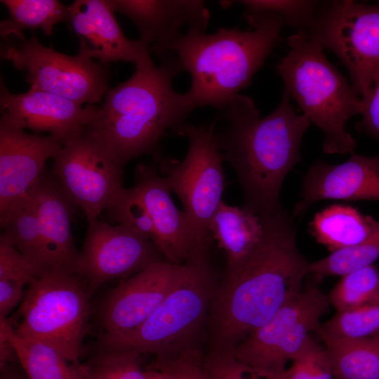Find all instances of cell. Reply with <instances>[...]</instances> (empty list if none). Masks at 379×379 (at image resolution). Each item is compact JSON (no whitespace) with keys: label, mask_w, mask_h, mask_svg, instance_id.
Here are the masks:
<instances>
[{"label":"cell","mask_w":379,"mask_h":379,"mask_svg":"<svg viewBox=\"0 0 379 379\" xmlns=\"http://www.w3.org/2000/svg\"><path fill=\"white\" fill-rule=\"evenodd\" d=\"M140 354L132 350L103 352L85 365L89 379H147L140 366Z\"/></svg>","instance_id":"obj_31"},{"label":"cell","mask_w":379,"mask_h":379,"mask_svg":"<svg viewBox=\"0 0 379 379\" xmlns=\"http://www.w3.org/2000/svg\"><path fill=\"white\" fill-rule=\"evenodd\" d=\"M210 231L225 252L228 265L242 258L259 242L264 227L258 215L222 201L211 220Z\"/></svg>","instance_id":"obj_24"},{"label":"cell","mask_w":379,"mask_h":379,"mask_svg":"<svg viewBox=\"0 0 379 379\" xmlns=\"http://www.w3.org/2000/svg\"><path fill=\"white\" fill-rule=\"evenodd\" d=\"M96 105L81 104L44 91L31 89L12 93L1 81L0 125L48 132L63 142L90 123Z\"/></svg>","instance_id":"obj_15"},{"label":"cell","mask_w":379,"mask_h":379,"mask_svg":"<svg viewBox=\"0 0 379 379\" xmlns=\"http://www.w3.org/2000/svg\"><path fill=\"white\" fill-rule=\"evenodd\" d=\"M306 33L338 58L360 98L379 79V1H320Z\"/></svg>","instance_id":"obj_9"},{"label":"cell","mask_w":379,"mask_h":379,"mask_svg":"<svg viewBox=\"0 0 379 379\" xmlns=\"http://www.w3.org/2000/svg\"><path fill=\"white\" fill-rule=\"evenodd\" d=\"M361 119L356 128L379 141V79L361 95Z\"/></svg>","instance_id":"obj_37"},{"label":"cell","mask_w":379,"mask_h":379,"mask_svg":"<svg viewBox=\"0 0 379 379\" xmlns=\"http://www.w3.org/2000/svg\"><path fill=\"white\" fill-rule=\"evenodd\" d=\"M286 44L289 50L277 65L284 90L302 114L323 132L324 153H354L357 141L346 125L360 114V96L328 60L317 40L297 31L287 38Z\"/></svg>","instance_id":"obj_5"},{"label":"cell","mask_w":379,"mask_h":379,"mask_svg":"<svg viewBox=\"0 0 379 379\" xmlns=\"http://www.w3.org/2000/svg\"><path fill=\"white\" fill-rule=\"evenodd\" d=\"M0 333L11 344L27 379H89L85 365L69 364L48 343L18 335L7 318L0 319Z\"/></svg>","instance_id":"obj_23"},{"label":"cell","mask_w":379,"mask_h":379,"mask_svg":"<svg viewBox=\"0 0 379 379\" xmlns=\"http://www.w3.org/2000/svg\"><path fill=\"white\" fill-rule=\"evenodd\" d=\"M211 246L212 241L192 251L181 280L142 325L119 336H100L102 347L152 354L161 359L199 349L220 280L211 261Z\"/></svg>","instance_id":"obj_6"},{"label":"cell","mask_w":379,"mask_h":379,"mask_svg":"<svg viewBox=\"0 0 379 379\" xmlns=\"http://www.w3.org/2000/svg\"><path fill=\"white\" fill-rule=\"evenodd\" d=\"M114 12L127 16L136 26L140 40L152 52L185 34L204 32L210 13L201 0H107Z\"/></svg>","instance_id":"obj_20"},{"label":"cell","mask_w":379,"mask_h":379,"mask_svg":"<svg viewBox=\"0 0 379 379\" xmlns=\"http://www.w3.org/2000/svg\"><path fill=\"white\" fill-rule=\"evenodd\" d=\"M181 71L173 56L159 65L136 66L132 76L109 88L102 104L95 107L84 130L122 168L152 152L166 131L175 132L192 111L186 93L173 87Z\"/></svg>","instance_id":"obj_3"},{"label":"cell","mask_w":379,"mask_h":379,"mask_svg":"<svg viewBox=\"0 0 379 379\" xmlns=\"http://www.w3.org/2000/svg\"><path fill=\"white\" fill-rule=\"evenodd\" d=\"M340 164L314 161L302 182L300 200L295 204L293 219L303 215L323 200L379 201V156L355 152Z\"/></svg>","instance_id":"obj_16"},{"label":"cell","mask_w":379,"mask_h":379,"mask_svg":"<svg viewBox=\"0 0 379 379\" xmlns=\"http://www.w3.org/2000/svg\"><path fill=\"white\" fill-rule=\"evenodd\" d=\"M123 168L83 129L68 138L53 158L52 175L91 223L121 190Z\"/></svg>","instance_id":"obj_12"},{"label":"cell","mask_w":379,"mask_h":379,"mask_svg":"<svg viewBox=\"0 0 379 379\" xmlns=\"http://www.w3.org/2000/svg\"><path fill=\"white\" fill-rule=\"evenodd\" d=\"M23 286L14 281L0 280V319L6 318L8 314L24 296Z\"/></svg>","instance_id":"obj_38"},{"label":"cell","mask_w":379,"mask_h":379,"mask_svg":"<svg viewBox=\"0 0 379 379\" xmlns=\"http://www.w3.org/2000/svg\"><path fill=\"white\" fill-rule=\"evenodd\" d=\"M63 142L51 135L0 125V215L36 185L46 161Z\"/></svg>","instance_id":"obj_18"},{"label":"cell","mask_w":379,"mask_h":379,"mask_svg":"<svg viewBox=\"0 0 379 379\" xmlns=\"http://www.w3.org/2000/svg\"><path fill=\"white\" fill-rule=\"evenodd\" d=\"M317 332L322 340L379 335V300L336 312L328 321L321 323Z\"/></svg>","instance_id":"obj_29"},{"label":"cell","mask_w":379,"mask_h":379,"mask_svg":"<svg viewBox=\"0 0 379 379\" xmlns=\"http://www.w3.org/2000/svg\"><path fill=\"white\" fill-rule=\"evenodd\" d=\"M1 378L0 379H27L25 375L22 376L18 372L11 368L8 365L3 369H1Z\"/></svg>","instance_id":"obj_39"},{"label":"cell","mask_w":379,"mask_h":379,"mask_svg":"<svg viewBox=\"0 0 379 379\" xmlns=\"http://www.w3.org/2000/svg\"><path fill=\"white\" fill-rule=\"evenodd\" d=\"M237 2L246 7V12L276 13L281 18L284 25L305 32L312 25L320 3L310 0H244Z\"/></svg>","instance_id":"obj_32"},{"label":"cell","mask_w":379,"mask_h":379,"mask_svg":"<svg viewBox=\"0 0 379 379\" xmlns=\"http://www.w3.org/2000/svg\"><path fill=\"white\" fill-rule=\"evenodd\" d=\"M69 23L79 41L78 53L102 65L124 61L136 66L152 61L149 47L128 39L107 0H76L69 5Z\"/></svg>","instance_id":"obj_17"},{"label":"cell","mask_w":379,"mask_h":379,"mask_svg":"<svg viewBox=\"0 0 379 379\" xmlns=\"http://www.w3.org/2000/svg\"><path fill=\"white\" fill-rule=\"evenodd\" d=\"M29 193L51 268L64 267L76 273L79 252L71 231L75 204L52 175L43 174Z\"/></svg>","instance_id":"obj_21"},{"label":"cell","mask_w":379,"mask_h":379,"mask_svg":"<svg viewBox=\"0 0 379 379\" xmlns=\"http://www.w3.org/2000/svg\"><path fill=\"white\" fill-rule=\"evenodd\" d=\"M379 259V222L373 232L360 244L340 249L321 259L310 262L308 274L317 279L343 276L373 265Z\"/></svg>","instance_id":"obj_28"},{"label":"cell","mask_w":379,"mask_h":379,"mask_svg":"<svg viewBox=\"0 0 379 379\" xmlns=\"http://www.w3.org/2000/svg\"><path fill=\"white\" fill-rule=\"evenodd\" d=\"M167 261L146 236L124 225L88 223L76 273L93 290L117 278H128L147 266Z\"/></svg>","instance_id":"obj_13"},{"label":"cell","mask_w":379,"mask_h":379,"mask_svg":"<svg viewBox=\"0 0 379 379\" xmlns=\"http://www.w3.org/2000/svg\"><path fill=\"white\" fill-rule=\"evenodd\" d=\"M4 235L39 272L51 269L29 192L0 215Z\"/></svg>","instance_id":"obj_25"},{"label":"cell","mask_w":379,"mask_h":379,"mask_svg":"<svg viewBox=\"0 0 379 379\" xmlns=\"http://www.w3.org/2000/svg\"><path fill=\"white\" fill-rule=\"evenodd\" d=\"M91 291L74 272L55 267L41 273L24 293L14 328L22 338L53 347L70 364L82 367L80 357L91 314Z\"/></svg>","instance_id":"obj_7"},{"label":"cell","mask_w":379,"mask_h":379,"mask_svg":"<svg viewBox=\"0 0 379 379\" xmlns=\"http://www.w3.org/2000/svg\"><path fill=\"white\" fill-rule=\"evenodd\" d=\"M39 272L2 234L0 236V280L29 285Z\"/></svg>","instance_id":"obj_36"},{"label":"cell","mask_w":379,"mask_h":379,"mask_svg":"<svg viewBox=\"0 0 379 379\" xmlns=\"http://www.w3.org/2000/svg\"><path fill=\"white\" fill-rule=\"evenodd\" d=\"M291 99L284 90L277 108L261 118L253 100L239 94L213 121L219 148L237 175L242 207L260 218L284 210L280 201L284 180L301 160L310 121L296 113Z\"/></svg>","instance_id":"obj_2"},{"label":"cell","mask_w":379,"mask_h":379,"mask_svg":"<svg viewBox=\"0 0 379 379\" xmlns=\"http://www.w3.org/2000/svg\"><path fill=\"white\" fill-rule=\"evenodd\" d=\"M323 342L334 379H379V335Z\"/></svg>","instance_id":"obj_27"},{"label":"cell","mask_w":379,"mask_h":379,"mask_svg":"<svg viewBox=\"0 0 379 379\" xmlns=\"http://www.w3.org/2000/svg\"><path fill=\"white\" fill-rule=\"evenodd\" d=\"M9 12L8 18L0 22V34L4 39H25V29H41L46 36L52 35L54 26L69 22V6L57 0H1Z\"/></svg>","instance_id":"obj_26"},{"label":"cell","mask_w":379,"mask_h":379,"mask_svg":"<svg viewBox=\"0 0 379 379\" xmlns=\"http://www.w3.org/2000/svg\"><path fill=\"white\" fill-rule=\"evenodd\" d=\"M186 269L185 262L163 261L121 279L101 305L100 336L117 337L138 328L178 284Z\"/></svg>","instance_id":"obj_14"},{"label":"cell","mask_w":379,"mask_h":379,"mask_svg":"<svg viewBox=\"0 0 379 379\" xmlns=\"http://www.w3.org/2000/svg\"><path fill=\"white\" fill-rule=\"evenodd\" d=\"M251 28H220L213 34L190 29L156 53H171L182 71L189 73L191 86L186 92L191 108L227 106L252 77L281 38L284 25L272 12H246Z\"/></svg>","instance_id":"obj_4"},{"label":"cell","mask_w":379,"mask_h":379,"mask_svg":"<svg viewBox=\"0 0 379 379\" xmlns=\"http://www.w3.org/2000/svg\"><path fill=\"white\" fill-rule=\"evenodd\" d=\"M204 368L207 379H281L242 363L232 353L211 351L204 356Z\"/></svg>","instance_id":"obj_35"},{"label":"cell","mask_w":379,"mask_h":379,"mask_svg":"<svg viewBox=\"0 0 379 379\" xmlns=\"http://www.w3.org/2000/svg\"><path fill=\"white\" fill-rule=\"evenodd\" d=\"M328 295L314 286L302 289L265 324L246 336L232 352L242 363L280 376L317 331L328 312Z\"/></svg>","instance_id":"obj_10"},{"label":"cell","mask_w":379,"mask_h":379,"mask_svg":"<svg viewBox=\"0 0 379 379\" xmlns=\"http://www.w3.org/2000/svg\"><path fill=\"white\" fill-rule=\"evenodd\" d=\"M204 356L199 349L171 359H156L145 371L147 379H207Z\"/></svg>","instance_id":"obj_34"},{"label":"cell","mask_w":379,"mask_h":379,"mask_svg":"<svg viewBox=\"0 0 379 379\" xmlns=\"http://www.w3.org/2000/svg\"><path fill=\"white\" fill-rule=\"evenodd\" d=\"M175 133L188 140L182 160L168 157L159 170L171 192L179 198L194 230L197 243L212 241V217L222 201L225 187V159L215 136L214 122L196 126L184 123Z\"/></svg>","instance_id":"obj_8"},{"label":"cell","mask_w":379,"mask_h":379,"mask_svg":"<svg viewBox=\"0 0 379 379\" xmlns=\"http://www.w3.org/2000/svg\"><path fill=\"white\" fill-rule=\"evenodd\" d=\"M281 379H334L332 368L324 346L311 337L295 357L291 365L280 375Z\"/></svg>","instance_id":"obj_33"},{"label":"cell","mask_w":379,"mask_h":379,"mask_svg":"<svg viewBox=\"0 0 379 379\" xmlns=\"http://www.w3.org/2000/svg\"><path fill=\"white\" fill-rule=\"evenodd\" d=\"M135 180L133 187L157 231V246L168 262L183 264L200 246L187 215L173 203L166 180L154 165H138Z\"/></svg>","instance_id":"obj_19"},{"label":"cell","mask_w":379,"mask_h":379,"mask_svg":"<svg viewBox=\"0 0 379 379\" xmlns=\"http://www.w3.org/2000/svg\"><path fill=\"white\" fill-rule=\"evenodd\" d=\"M1 60L25 72L31 89L44 91L83 105L101 101L109 89L105 65L79 53L69 56L43 45L34 36L5 40Z\"/></svg>","instance_id":"obj_11"},{"label":"cell","mask_w":379,"mask_h":379,"mask_svg":"<svg viewBox=\"0 0 379 379\" xmlns=\"http://www.w3.org/2000/svg\"><path fill=\"white\" fill-rule=\"evenodd\" d=\"M260 218V240L226 265L214 291L206 326L211 351L232 353L303 289L310 262L298 247L291 215L284 209Z\"/></svg>","instance_id":"obj_1"},{"label":"cell","mask_w":379,"mask_h":379,"mask_svg":"<svg viewBox=\"0 0 379 379\" xmlns=\"http://www.w3.org/2000/svg\"><path fill=\"white\" fill-rule=\"evenodd\" d=\"M328 298L336 312L379 300V267L372 265L342 276Z\"/></svg>","instance_id":"obj_30"},{"label":"cell","mask_w":379,"mask_h":379,"mask_svg":"<svg viewBox=\"0 0 379 379\" xmlns=\"http://www.w3.org/2000/svg\"><path fill=\"white\" fill-rule=\"evenodd\" d=\"M378 221L347 204H334L317 212L308 232L330 253L356 246L374 230Z\"/></svg>","instance_id":"obj_22"}]
</instances>
